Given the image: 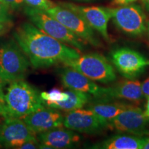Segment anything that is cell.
I'll list each match as a JSON object with an SVG mask.
<instances>
[{"label": "cell", "instance_id": "obj_31", "mask_svg": "<svg viewBox=\"0 0 149 149\" xmlns=\"http://www.w3.org/2000/svg\"><path fill=\"white\" fill-rule=\"evenodd\" d=\"M146 141L144 146V149H149V132L148 131L146 133Z\"/></svg>", "mask_w": 149, "mask_h": 149}, {"label": "cell", "instance_id": "obj_10", "mask_svg": "<svg viewBox=\"0 0 149 149\" xmlns=\"http://www.w3.org/2000/svg\"><path fill=\"white\" fill-rule=\"evenodd\" d=\"M149 119L141 108L131 104L109 122V128L118 133L145 135Z\"/></svg>", "mask_w": 149, "mask_h": 149}, {"label": "cell", "instance_id": "obj_25", "mask_svg": "<svg viewBox=\"0 0 149 149\" xmlns=\"http://www.w3.org/2000/svg\"><path fill=\"white\" fill-rule=\"evenodd\" d=\"M13 24L8 23V22H2L0 20V36H2L10 30Z\"/></svg>", "mask_w": 149, "mask_h": 149}, {"label": "cell", "instance_id": "obj_4", "mask_svg": "<svg viewBox=\"0 0 149 149\" xmlns=\"http://www.w3.org/2000/svg\"><path fill=\"white\" fill-rule=\"evenodd\" d=\"M30 62L26 55L15 40L0 44V72L4 83L24 79Z\"/></svg>", "mask_w": 149, "mask_h": 149}, {"label": "cell", "instance_id": "obj_33", "mask_svg": "<svg viewBox=\"0 0 149 149\" xmlns=\"http://www.w3.org/2000/svg\"><path fill=\"white\" fill-rule=\"evenodd\" d=\"M78 1H91V0H78Z\"/></svg>", "mask_w": 149, "mask_h": 149}, {"label": "cell", "instance_id": "obj_18", "mask_svg": "<svg viewBox=\"0 0 149 149\" xmlns=\"http://www.w3.org/2000/svg\"><path fill=\"white\" fill-rule=\"evenodd\" d=\"M130 105V104L115 101V100L95 99L93 102H89L88 109H91L104 120L110 122Z\"/></svg>", "mask_w": 149, "mask_h": 149}, {"label": "cell", "instance_id": "obj_12", "mask_svg": "<svg viewBox=\"0 0 149 149\" xmlns=\"http://www.w3.org/2000/svg\"><path fill=\"white\" fill-rule=\"evenodd\" d=\"M63 6L74 11L81 15L93 30L100 33L104 40L111 42V38L108 32V24L111 18L109 8L100 6H82L72 3H59Z\"/></svg>", "mask_w": 149, "mask_h": 149}, {"label": "cell", "instance_id": "obj_23", "mask_svg": "<svg viewBox=\"0 0 149 149\" xmlns=\"http://www.w3.org/2000/svg\"><path fill=\"white\" fill-rule=\"evenodd\" d=\"M11 10H16L24 4V0H1Z\"/></svg>", "mask_w": 149, "mask_h": 149}, {"label": "cell", "instance_id": "obj_5", "mask_svg": "<svg viewBox=\"0 0 149 149\" xmlns=\"http://www.w3.org/2000/svg\"><path fill=\"white\" fill-rule=\"evenodd\" d=\"M64 65L77 70L94 81L109 84L117 79L113 65L101 54H84Z\"/></svg>", "mask_w": 149, "mask_h": 149}, {"label": "cell", "instance_id": "obj_17", "mask_svg": "<svg viewBox=\"0 0 149 149\" xmlns=\"http://www.w3.org/2000/svg\"><path fill=\"white\" fill-rule=\"evenodd\" d=\"M146 141V135L129 133L118 134L95 144L93 148L100 149H143Z\"/></svg>", "mask_w": 149, "mask_h": 149}, {"label": "cell", "instance_id": "obj_32", "mask_svg": "<svg viewBox=\"0 0 149 149\" xmlns=\"http://www.w3.org/2000/svg\"><path fill=\"white\" fill-rule=\"evenodd\" d=\"M147 29H148V31L149 33V22H148V23H147Z\"/></svg>", "mask_w": 149, "mask_h": 149}, {"label": "cell", "instance_id": "obj_34", "mask_svg": "<svg viewBox=\"0 0 149 149\" xmlns=\"http://www.w3.org/2000/svg\"><path fill=\"white\" fill-rule=\"evenodd\" d=\"M148 65L149 66V60L147 61V66H148Z\"/></svg>", "mask_w": 149, "mask_h": 149}, {"label": "cell", "instance_id": "obj_26", "mask_svg": "<svg viewBox=\"0 0 149 149\" xmlns=\"http://www.w3.org/2000/svg\"><path fill=\"white\" fill-rule=\"evenodd\" d=\"M137 0H113L111 2V6H124L133 3Z\"/></svg>", "mask_w": 149, "mask_h": 149}, {"label": "cell", "instance_id": "obj_16", "mask_svg": "<svg viewBox=\"0 0 149 149\" xmlns=\"http://www.w3.org/2000/svg\"><path fill=\"white\" fill-rule=\"evenodd\" d=\"M143 97L140 81L127 79L119 81L113 86L108 87L104 97L100 99L125 100L137 103L140 102Z\"/></svg>", "mask_w": 149, "mask_h": 149}, {"label": "cell", "instance_id": "obj_6", "mask_svg": "<svg viewBox=\"0 0 149 149\" xmlns=\"http://www.w3.org/2000/svg\"><path fill=\"white\" fill-rule=\"evenodd\" d=\"M109 8L113 24L121 32L139 37L146 31V17L141 6L133 3Z\"/></svg>", "mask_w": 149, "mask_h": 149}, {"label": "cell", "instance_id": "obj_1", "mask_svg": "<svg viewBox=\"0 0 149 149\" xmlns=\"http://www.w3.org/2000/svg\"><path fill=\"white\" fill-rule=\"evenodd\" d=\"M13 37L34 68L64 64L81 55L77 49L59 42L29 22L20 24Z\"/></svg>", "mask_w": 149, "mask_h": 149}, {"label": "cell", "instance_id": "obj_14", "mask_svg": "<svg viewBox=\"0 0 149 149\" xmlns=\"http://www.w3.org/2000/svg\"><path fill=\"white\" fill-rule=\"evenodd\" d=\"M61 82L64 87L70 90L91 94L95 99L103 98L107 88L98 84L77 70L66 66L59 71Z\"/></svg>", "mask_w": 149, "mask_h": 149}, {"label": "cell", "instance_id": "obj_30", "mask_svg": "<svg viewBox=\"0 0 149 149\" xmlns=\"http://www.w3.org/2000/svg\"><path fill=\"white\" fill-rule=\"evenodd\" d=\"M144 114L146 115V117L149 119V97L147 98V102L146 104V109L144 111Z\"/></svg>", "mask_w": 149, "mask_h": 149}, {"label": "cell", "instance_id": "obj_15", "mask_svg": "<svg viewBox=\"0 0 149 149\" xmlns=\"http://www.w3.org/2000/svg\"><path fill=\"white\" fill-rule=\"evenodd\" d=\"M38 135L39 148H69L77 146L80 141V136L66 127L55 128Z\"/></svg>", "mask_w": 149, "mask_h": 149}, {"label": "cell", "instance_id": "obj_3", "mask_svg": "<svg viewBox=\"0 0 149 149\" xmlns=\"http://www.w3.org/2000/svg\"><path fill=\"white\" fill-rule=\"evenodd\" d=\"M24 12L35 26L59 42L68 44L80 52L84 51L86 43L72 33L46 11L28 6Z\"/></svg>", "mask_w": 149, "mask_h": 149}, {"label": "cell", "instance_id": "obj_21", "mask_svg": "<svg viewBox=\"0 0 149 149\" xmlns=\"http://www.w3.org/2000/svg\"><path fill=\"white\" fill-rule=\"evenodd\" d=\"M24 2L30 7L44 11L52 8L56 4L51 0H24Z\"/></svg>", "mask_w": 149, "mask_h": 149}, {"label": "cell", "instance_id": "obj_19", "mask_svg": "<svg viewBox=\"0 0 149 149\" xmlns=\"http://www.w3.org/2000/svg\"><path fill=\"white\" fill-rule=\"evenodd\" d=\"M68 98L64 101L56 102H45L44 106L64 111H71L81 109L88 104L93 99V95L88 93L68 89L66 91Z\"/></svg>", "mask_w": 149, "mask_h": 149}, {"label": "cell", "instance_id": "obj_2", "mask_svg": "<svg viewBox=\"0 0 149 149\" xmlns=\"http://www.w3.org/2000/svg\"><path fill=\"white\" fill-rule=\"evenodd\" d=\"M5 101L9 117L21 119L44 106L39 91L24 79L10 83Z\"/></svg>", "mask_w": 149, "mask_h": 149}, {"label": "cell", "instance_id": "obj_35", "mask_svg": "<svg viewBox=\"0 0 149 149\" xmlns=\"http://www.w3.org/2000/svg\"><path fill=\"white\" fill-rule=\"evenodd\" d=\"M0 79H1V72H0Z\"/></svg>", "mask_w": 149, "mask_h": 149}, {"label": "cell", "instance_id": "obj_20", "mask_svg": "<svg viewBox=\"0 0 149 149\" xmlns=\"http://www.w3.org/2000/svg\"><path fill=\"white\" fill-rule=\"evenodd\" d=\"M40 97L44 103L45 102H56L66 100L68 98V95L66 91H62L60 89L54 88L49 91H44L40 93Z\"/></svg>", "mask_w": 149, "mask_h": 149}, {"label": "cell", "instance_id": "obj_11", "mask_svg": "<svg viewBox=\"0 0 149 149\" xmlns=\"http://www.w3.org/2000/svg\"><path fill=\"white\" fill-rule=\"evenodd\" d=\"M0 125V145L6 148H19L31 140H37L36 136L21 118L7 117Z\"/></svg>", "mask_w": 149, "mask_h": 149}, {"label": "cell", "instance_id": "obj_27", "mask_svg": "<svg viewBox=\"0 0 149 149\" xmlns=\"http://www.w3.org/2000/svg\"><path fill=\"white\" fill-rule=\"evenodd\" d=\"M3 81L1 79H0V103L3 105H6L5 101V94L3 93Z\"/></svg>", "mask_w": 149, "mask_h": 149}, {"label": "cell", "instance_id": "obj_9", "mask_svg": "<svg viewBox=\"0 0 149 149\" xmlns=\"http://www.w3.org/2000/svg\"><path fill=\"white\" fill-rule=\"evenodd\" d=\"M110 60L123 77L134 79L144 71L147 66L146 59L135 50L120 47L110 53Z\"/></svg>", "mask_w": 149, "mask_h": 149}, {"label": "cell", "instance_id": "obj_8", "mask_svg": "<svg viewBox=\"0 0 149 149\" xmlns=\"http://www.w3.org/2000/svg\"><path fill=\"white\" fill-rule=\"evenodd\" d=\"M64 126L81 133L96 135L109 128V122L91 109H77L67 112L64 116Z\"/></svg>", "mask_w": 149, "mask_h": 149}, {"label": "cell", "instance_id": "obj_13", "mask_svg": "<svg viewBox=\"0 0 149 149\" xmlns=\"http://www.w3.org/2000/svg\"><path fill=\"white\" fill-rule=\"evenodd\" d=\"M35 134L64 126V115L57 109L43 106L22 118Z\"/></svg>", "mask_w": 149, "mask_h": 149}, {"label": "cell", "instance_id": "obj_28", "mask_svg": "<svg viewBox=\"0 0 149 149\" xmlns=\"http://www.w3.org/2000/svg\"><path fill=\"white\" fill-rule=\"evenodd\" d=\"M0 117H3L5 118L9 117L6 107V105L1 104V103H0Z\"/></svg>", "mask_w": 149, "mask_h": 149}, {"label": "cell", "instance_id": "obj_7", "mask_svg": "<svg viewBox=\"0 0 149 149\" xmlns=\"http://www.w3.org/2000/svg\"><path fill=\"white\" fill-rule=\"evenodd\" d=\"M46 12L85 42L95 47L102 46V43L95 34L94 30L82 17L74 11L60 4H55Z\"/></svg>", "mask_w": 149, "mask_h": 149}, {"label": "cell", "instance_id": "obj_22", "mask_svg": "<svg viewBox=\"0 0 149 149\" xmlns=\"http://www.w3.org/2000/svg\"><path fill=\"white\" fill-rule=\"evenodd\" d=\"M10 9L0 0V20L2 22L13 24V17Z\"/></svg>", "mask_w": 149, "mask_h": 149}, {"label": "cell", "instance_id": "obj_24", "mask_svg": "<svg viewBox=\"0 0 149 149\" xmlns=\"http://www.w3.org/2000/svg\"><path fill=\"white\" fill-rule=\"evenodd\" d=\"M141 92H142L143 97L145 98L149 97V77L147 78L144 81V82L141 84Z\"/></svg>", "mask_w": 149, "mask_h": 149}, {"label": "cell", "instance_id": "obj_29", "mask_svg": "<svg viewBox=\"0 0 149 149\" xmlns=\"http://www.w3.org/2000/svg\"><path fill=\"white\" fill-rule=\"evenodd\" d=\"M141 3L145 10L149 12V0H141Z\"/></svg>", "mask_w": 149, "mask_h": 149}]
</instances>
